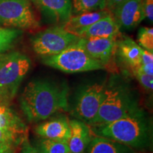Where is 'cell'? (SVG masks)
Segmentation results:
<instances>
[{
  "instance_id": "obj_4",
  "label": "cell",
  "mask_w": 153,
  "mask_h": 153,
  "mask_svg": "<svg viewBox=\"0 0 153 153\" xmlns=\"http://www.w3.org/2000/svg\"><path fill=\"white\" fill-rule=\"evenodd\" d=\"M30 68V59L22 53L0 55V96L9 100L14 98Z\"/></svg>"
},
{
  "instance_id": "obj_24",
  "label": "cell",
  "mask_w": 153,
  "mask_h": 153,
  "mask_svg": "<svg viewBox=\"0 0 153 153\" xmlns=\"http://www.w3.org/2000/svg\"><path fill=\"white\" fill-rule=\"evenodd\" d=\"M138 68L145 73L153 76V53L143 50L141 64Z\"/></svg>"
},
{
  "instance_id": "obj_15",
  "label": "cell",
  "mask_w": 153,
  "mask_h": 153,
  "mask_svg": "<svg viewBox=\"0 0 153 153\" xmlns=\"http://www.w3.org/2000/svg\"><path fill=\"white\" fill-rule=\"evenodd\" d=\"M44 14L60 22L72 16V0H30Z\"/></svg>"
},
{
  "instance_id": "obj_8",
  "label": "cell",
  "mask_w": 153,
  "mask_h": 153,
  "mask_svg": "<svg viewBox=\"0 0 153 153\" xmlns=\"http://www.w3.org/2000/svg\"><path fill=\"white\" fill-rule=\"evenodd\" d=\"M11 100L0 96V145L19 146L28 134L26 123L10 104Z\"/></svg>"
},
{
  "instance_id": "obj_20",
  "label": "cell",
  "mask_w": 153,
  "mask_h": 153,
  "mask_svg": "<svg viewBox=\"0 0 153 153\" xmlns=\"http://www.w3.org/2000/svg\"><path fill=\"white\" fill-rule=\"evenodd\" d=\"M22 34V30L17 28L0 26V55L10 49Z\"/></svg>"
},
{
  "instance_id": "obj_22",
  "label": "cell",
  "mask_w": 153,
  "mask_h": 153,
  "mask_svg": "<svg viewBox=\"0 0 153 153\" xmlns=\"http://www.w3.org/2000/svg\"><path fill=\"white\" fill-rule=\"evenodd\" d=\"M138 45L142 48L153 53V29L152 28L142 27L137 34Z\"/></svg>"
},
{
  "instance_id": "obj_28",
  "label": "cell",
  "mask_w": 153,
  "mask_h": 153,
  "mask_svg": "<svg viewBox=\"0 0 153 153\" xmlns=\"http://www.w3.org/2000/svg\"><path fill=\"white\" fill-rule=\"evenodd\" d=\"M16 148L12 145H0V153H16Z\"/></svg>"
},
{
  "instance_id": "obj_1",
  "label": "cell",
  "mask_w": 153,
  "mask_h": 153,
  "mask_svg": "<svg viewBox=\"0 0 153 153\" xmlns=\"http://www.w3.org/2000/svg\"><path fill=\"white\" fill-rule=\"evenodd\" d=\"M19 103L29 122L46 120L59 111L68 108V88L65 84L50 80H33L25 87Z\"/></svg>"
},
{
  "instance_id": "obj_19",
  "label": "cell",
  "mask_w": 153,
  "mask_h": 153,
  "mask_svg": "<svg viewBox=\"0 0 153 153\" xmlns=\"http://www.w3.org/2000/svg\"><path fill=\"white\" fill-rule=\"evenodd\" d=\"M106 9V0H72V13L74 15Z\"/></svg>"
},
{
  "instance_id": "obj_11",
  "label": "cell",
  "mask_w": 153,
  "mask_h": 153,
  "mask_svg": "<svg viewBox=\"0 0 153 153\" xmlns=\"http://www.w3.org/2000/svg\"><path fill=\"white\" fill-rule=\"evenodd\" d=\"M120 28L131 30L144 19L143 0H125L112 13Z\"/></svg>"
},
{
  "instance_id": "obj_5",
  "label": "cell",
  "mask_w": 153,
  "mask_h": 153,
  "mask_svg": "<svg viewBox=\"0 0 153 153\" xmlns=\"http://www.w3.org/2000/svg\"><path fill=\"white\" fill-rule=\"evenodd\" d=\"M42 62L66 73L93 71L105 68L103 63L92 58L76 43L58 54L43 57Z\"/></svg>"
},
{
  "instance_id": "obj_3",
  "label": "cell",
  "mask_w": 153,
  "mask_h": 153,
  "mask_svg": "<svg viewBox=\"0 0 153 153\" xmlns=\"http://www.w3.org/2000/svg\"><path fill=\"white\" fill-rule=\"evenodd\" d=\"M140 107L133 91L126 84L114 80L106 85L99 111L89 126L110 123L135 112Z\"/></svg>"
},
{
  "instance_id": "obj_9",
  "label": "cell",
  "mask_w": 153,
  "mask_h": 153,
  "mask_svg": "<svg viewBox=\"0 0 153 153\" xmlns=\"http://www.w3.org/2000/svg\"><path fill=\"white\" fill-rule=\"evenodd\" d=\"M105 89L106 83H94L84 88L73 109L74 116L88 126L90 125L102 103Z\"/></svg>"
},
{
  "instance_id": "obj_29",
  "label": "cell",
  "mask_w": 153,
  "mask_h": 153,
  "mask_svg": "<svg viewBox=\"0 0 153 153\" xmlns=\"http://www.w3.org/2000/svg\"><path fill=\"white\" fill-rule=\"evenodd\" d=\"M68 153H72V152H68Z\"/></svg>"
},
{
  "instance_id": "obj_26",
  "label": "cell",
  "mask_w": 153,
  "mask_h": 153,
  "mask_svg": "<svg viewBox=\"0 0 153 153\" xmlns=\"http://www.w3.org/2000/svg\"><path fill=\"white\" fill-rule=\"evenodd\" d=\"M145 17L151 23L153 21V0H143Z\"/></svg>"
},
{
  "instance_id": "obj_30",
  "label": "cell",
  "mask_w": 153,
  "mask_h": 153,
  "mask_svg": "<svg viewBox=\"0 0 153 153\" xmlns=\"http://www.w3.org/2000/svg\"><path fill=\"white\" fill-rule=\"evenodd\" d=\"M133 153H135V152H133Z\"/></svg>"
},
{
  "instance_id": "obj_7",
  "label": "cell",
  "mask_w": 153,
  "mask_h": 153,
  "mask_svg": "<svg viewBox=\"0 0 153 153\" xmlns=\"http://www.w3.org/2000/svg\"><path fill=\"white\" fill-rule=\"evenodd\" d=\"M79 38L62 26H54L40 32L31 38L34 52L41 57L55 55L78 41Z\"/></svg>"
},
{
  "instance_id": "obj_10",
  "label": "cell",
  "mask_w": 153,
  "mask_h": 153,
  "mask_svg": "<svg viewBox=\"0 0 153 153\" xmlns=\"http://www.w3.org/2000/svg\"><path fill=\"white\" fill-rule=\"evenodd\" d=\"M118 38H79L76 43L106 67L116 54Z\"/></svg>"
},
{
  "instance_id": "obj_27",
  "label": "cell",
  "mask_w": 153,
  "mask_h": 153,
  "mask_svg": "<svg viewBox=\"0 0 153 153\" xmlns=\"http://www.w3.org/2000/svg\"><path fill=\"white\" fill-rule=\"evenodd\" d=\"M124 1L125 0H106V9L112 14L115 9Z\"/></svg>"
},
{
  "instance_id": "obj_2",
  "label": "cell",
  "mask_w": 153,
  "mask_h": 153,
  "mask_svg": "<svg viewBox=\"0 0 153 153\" xmlns=\"http://www.w3.org/2000/svg\"><path fill=\"white\" fill-rule=\"evenodd\" d=\"M89 126L94 135L112 140L132 149H146L152 143L150 120L140 108L110 123Z\"/></svg>"
},
{
  "instance_id": "obj_18",
  "label": "cell",
  "mask_w": 153,
  "mask_h": 153,
  "mask_svg": "<svg viewBox=\"0 0 153 153\" xmlns=\"http://www.w3.org/2000/svg\"><path fill=\"white\" fill-rule=\"evenodd\" d=\"M133 149L112 140L92 137L84 153H133Z\"/></svg>"
},
{
  "instance_id": "obj_25",
  "label": "cell",
  "mask_w": 153,
  "mask_h": 153,
  "mask_svg": "<svg viewBox=\"0 0 153 153\" xmlns=\"http://www.w3.org/2000/svg\"><path fill=\"white\" fill-rule=\"evenodd\" d=\"M28 137V134H26L22 143H21V145H22L21 153H41L37 148L30 144Z\"/></svg>"
},
{
  "instance_id": "obj_16",
  "label": "cell",
  "mask_w": 153,
  "mask_h": 153,
  "mask_svg": "<svg viewBox=\"0 0 153 153\" xmlns=\"http://www.w3.org/2000/svg\"><path fill=\"white\" fill-rule=\"evenodd\" d=\"M35 131L43 138L68 142L70 133L69 120L66 118H59L44 122L36 127Z\"/></svg>"
},
{
  "instance_id": "obj_23",
  "label": "cell",
  "mask_w": 153,
  "mask_h": 153,
  "mask_svg": "<svg viewBox=\"0 0 153 153\" xmlns=\"http://www.w3.org/2000/svg\"><path fill=\"white\" fill-rule=\"evenodd\" d=\"M133 76L136 78V79L140 82L141 85L145 88L146 90L152 91L153 89V76L145 73L141 71L139 68L135 69L131 71Z\"/></svg>"
},
{
  "instance_id": "obj_12",
  "label": "cell",
  "mask_w": 153,
  "mask_h": 153,
  "mask_svg": "<svg viewBox=\"0 0 153 153\" xmlns=\"http://www.w3.org/2000/svg\"><path fill=\"white\" fill-rule=\"evenodd\" d=\"M120 27L112 14L107 15L94 24L80 30L76 33L79 38H118Z\"/></svg>"
},
{
  "instance_id": "obj_13",
  "label": "cell",
  "mask_w": 153,
  "mask_h": 153,
  "mask_svg": "<svg viewBox=\"0 0 153 153\" xmlns=\"http://www.w3.org/2000/svg\"><path fill=\"white\" fill-rule=\"evenodd\" d=\"M69 150L72 153H84L93 137L90 128L85 122L78 120H69Z\"/></svg>"
},
{
  "instance_id": "obj_14",
  "label": "cell",
  "mask_w": 153,
  "mask_h": 153,
  "mask_svg": "<svg viewBox=\"0 0 153 153\" xmlns=\"http://www.w3.org/2000/svg\"><path fill=\"white\" fill-rule=\"evenodd\" d=\"M143 50L136 42L128 36L117 39L116 53L131 71L140 66Z\"/></svg>"
},
{
  "instance_id": "obj_17",
  "label": "cell",
  "mask_w": 153,
  "mask_h": 153,
  "mask_svg": "<svg viewBox=\"0 0 153 153\" xmlns=\"http://www.w3.org/2000/svg\"><path fill=\"white\" fill-rule=\"evenodd\" d=\"M110 14L111 13L107 9L82 13L72 16L67 22L63 23L61 26L69 33L76 36L80 30L85 29V28L94 24L99 19Z\"/></svg>"
},
{
  "instance_id": "obj_21",
  "label": "cell",
  "mask_w": 153,
  "mask_h": 153,
  "mask_svg": "<svg viewBox=\"0 0 153 153\" xmlns=\"http://www.w3.org/2000/svg\"><path fill=\"white\" fill-rule=\"evenodd\" d=\"M41 153H68L70 152L68 142L43 138L38 147Z\"/></svg>"
},
{
  "instance_id": "obj_6",
  "label": "cell",
  "mask_w": 153,
  "mask_h": 153,
  "mask_svg": "<svg viewBox=\"0 0 153 153\" xmlns=\"http://www.w3.org/2000/svg\"><path fill=\"white\" fill-rule=\"evenodd\" d=\"M0 24L21 29L40 26L30 0H0Z\"/></svg>"
}]
</instances>
